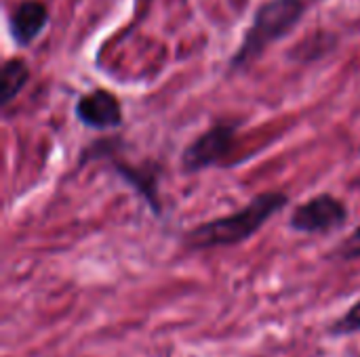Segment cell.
I'll list each match as a JSON object with an SVG mask.
<instances>
[{
	"label": "cell",
	"instance_id": "5b68a950",
	"mask_svg": "<svg viewBox=\"0 0 360 357\" xmlns=\"http://www.w3.org/2000/svg\"><path fill=\"white\" fill-rule=\"evenodd\" d=\"M76 118L95 130H110L120 126L122 122V107L120 101L108 90H93L78 99L76 103Z\"/></svg>",
	"mask_w": 360,
	"mask_h": 357
},
{
	"label": "cell",
	"instance_id": "ba28073f",
	"mask_svg": "<svg viewBox=\"0 0 360 357\" xmlns=\"http://www.w3.org/2000/svg\"><path fill=\"white\" fill-rule=\"evenodd\" d=\"M356 332H360V301H356L350 309H346V314L329 326L331 337H350Z\"/></svg>",
	"mask_w": 360,
	"mask_h": 357
},
{
	"label": "cell",
	"instance_id": "8992f818",
	"mask_svg": "<svg viewBox=\"0 0 360 357\" xmlns=\"http://www.w3.org/2000/svg\"><path fill=\"white\" fill-rule=\"evenodd\" d=\"M49 23V8L40 0H23L8 19V29L19 46L32 44Z\"/></svg>",
	"mask_w": 360,
	"mask_h": 357
},
{
	"label": "cell",
	"instance_id": "277c9868",
	"mask_svg": "<svg viewBox=\"0 0 360 357\" xmlns=\"http://www.w3.org/2000/svg\"><path fill=\"white\" fill-rule=\"evenodd\" d=\"M236 139V124H217L192 141L181 154V166L186 173H198L219 164L232 149Z\"/></svg>",
	"mask_w": 360,
	"mask_h": 357
},
{
	"label": "cell",
	"instance_id": "9c48e42d",
	"mask_svg": "<svg viewBox=\"0 0 360 357\" xmlns=\"http://www.w3.org/2000/svg\"><path fill=\"white\" fill-rule=\"evenodd\" d=\"M331 257L338 261H360V225L335 246Z\"/></svg>",
	"mask_w": 360,
	"mask_h": 357
},
{
	"label": "cell",
	"instance_id": "52a82bcc",
	"mask_svg": "<svg viewBox=\"0 0 360 357\" xmlns=\"http://www.w3.org/2000/svg\"><path fill=\"white\" fill-rule=\"evenodd\" d=\"M30 78L27 63L23 59H8L0 72V105H8L25 86Z\"/></svg>",
	"mask_w": 360,
	"mask_h": 357
},
{
	"label": "cell",
	"instance_id": "7a4b0ae2",
	"mask_svg": "<svg viewBox=\"0 0 360 357\" xmlns=\"http://www.w3.org/2000/svg\"><path fill=\"white\" fill-rule=\"evenodd\" d=\"M306 11L304 0H268L264 2L255 15L253 23L247 29L243 44L234 53L230 67L232 69H245L253 61H257L264 50L285 38L302 19Z\"/></svg>",
	"mask_w": 360,
	"mask_h": 357
},
{
	"label": "cell",
	"instance_id": "6da1fadb",
	"mask_svg": "<svg viewBox=\"0 0 360 357\" xmlns=\"http://www.w3.org/2000/svg\"><path fill=\"white\" fill-rule=\"evenodd\" d=\"M289 204V196L283 191H264L255 196L245 208L196 225L184 234V246L188 250H209L236 246L253 238L274 215Z\"/></svg>",
	"mask_w": 360,
	"mask_h": 357
},
{
	"label": "cell",
	"instance_id": "3957f363",
	"mask_svg": "<svg viewBox=\"0 0 360 357\" xmlns=\"http://www.w3.org/2000/svg\"><path fill=\"white\" fill-rule=\"evenodd\" d=\"M348 219V208L331 194H321L297 206L289 219V227L297 234H329L342 227Z\"/></svg>",
	"mask_w": 360,
	"mask_h": 357
}]
</instances>
